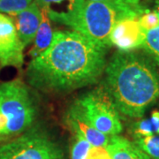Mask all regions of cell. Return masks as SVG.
<instances>
[{"mask_svg":"<svg viewBox=\"0 0 159 159\" xmlns=\"http://www.w3.org/2000/svg\"><path fill=\"white\" fill-rule=\"evenodd\" d=\"M35 113L29 89L22 80L0 83V141L25 132L34 122Z\"/></svg>","mask_w":159,"mask_h":159,"instance_id":"277c9868","label":"cell"},{"mask_svg":"<svg viewBox=\"0 0 159 159\" xmlns=\"http://www.w3.org/2000/svg\"><path fill=\"white\" fill-rule=\"evenodd\" d=\"M75 102L91 125L99 132L109 136L119 135L122 132L119 111L102 87L85 93Z\"/></svg>","mask_w":159,"mask_h":159,"instance_id":"5b68a950","label":"cell"},{"mask_svg":"<svg viewBox=\"0 0 159 159\" xmlns=\"http://www.w3.org/2000/svg\"><path fill=\"white\" fill-rule=\"evenodd\" d=\"M40 9L44 10L54 22L72 27L86 0H34Z\"/></svg>","mask_w":159,"mask_h":159,"instance_id":"9c48e42d","label":"cell"},{"mask_svg":"<svg viewBox=\"0 0 159 159\" xmlns=\"http://www.w3.org/2000/svg\"><path fill=\"white\" fill-rule=\"evenodd\" d=\"M23 45L12 19L0 13V65L21 67L24 61Z\"/></svg>","mask_w":159,"mask_h":159,"instance_id":"52a82bcc","label":"cell"},{"mask_svg":"<svg viewBox=\"0 0 159 159\" xmlns=\"http://www.w3.org/2000/svg\"><path fill=\"white\" fill-rule=\"evenodd\" d=\"M66 122L74 134L83 137L92 147H107L111 136L99 132L91 125L76 102L70 107L66 113Z\"/></svg>","mask_w":159,"mask_h":159,"instance_id":"30bf717a","label":"cell"},{"mask_svg":"<svg viewBox=\"0 0 159 159\" xmlns=\"http://www.w3.org/2000/svg\"><path fill=\"white\" fill-rule=\"evenodd\" d=\"M142 47L159 65V26L146 31L145 40Z\"/></svg>","mask_w":159,"mask_h":159,"instance_id":"5bb4252c","label":"cell"},{"mask_svg":"<svg viewBox=\"0 0 159 159\" xmlns=\"http://www.w3.org/2000/svg\"><path fill=\"white\" fill-rule=\"evenodd\" d=\"M102 88L112 99L119 112L141 118L159 98V74L141 55L119 51L104 69Z\"/></svg>","mask_w":159,"mask_h":159,"instance_id":"7a4b0ae2","label":"cell"},{"mask_svg":"<svg viewBox=\"0 0 159 159\" xmlns=\"http://www.w3.org/2000/svg\"><path fill=\"white\" fill-rule=\"evenodd\" d=\"M92 146L84 138L74 134V140L71 148V159H86Z\"/></svg>","mask_w":159,"mask_h":159,"instance_id":"e0dca14e","label":"cell"},{"mask_svg":"<svg viewBox=\"0 0 159 159\" xmlns=\"http://www.w3.org/2000/svg\"><path fill=\"white\" fill-rule=\"evenodd\" d=\"M106 148L111 159H152L139 148L135 142L119 135L110 137Z\"/></svg>","mask_w":159,"mask_h":159,"instance_id":"7c38bea8","label":"cell"},{"mask_svg":"<svg viewBox=\"0 0 159 159\" xmlns=\"http://www.w3.org/2000/svg\"><path fill=\"white\" fill-rule=\"evenodd\" d=\"M138 147L152 159H159V135L139 137L135 142Z\"/></svg>","mask_w":159,"mask_h":159,"instance_id":"9a60e30c","label":"cell"},{"mask_svg":"<svg viewBox=\"0 0 159 159\" xmlns=\"http://www.w3.org/2000/svg\"><path fill=\"white\" fill-rule=\"evenodd\" d=\"M155 11H156V13L157 14V16H158V19H159V0H157V2H156Z\"/></svg>","mask_w":159,"mask_h":159,"instance_id":"603a6c76","label":"cell"},{"mask_svg":"<svg viewBox=\"0 0 159 159\" xmlns=\"http://www.w3.org/2000/svg\"><path fill=\"white\" fill-rule=\"evenodd\" d=\"M146 30L142 29L137 19H125L116 24L111 34V43L120 51H130L142 47L145 40Z\"/></svg>","mask_w":159,"mask_h":159,"instance_id":"ba28073f","label":"cell"},{"mask_svg":"<svg viewBox=\"0 0 159 159\" xmlns=\"http://www.w3.org/2000/svg\"><path fill=\"white\" fill-rule=\"evenodd\" d=\"M150 120L153 123L155 126V130H156V134L159 135V111H154L151 116H150Z\"/></svg>","mask_w":159,"mask_h":159,"instance_id":"7402d4cb","label":"cell"},{"mask_svg":"<svg viewBox=\"0 0 159 159\" xmlns=\"http://www.w3.org/2000/svg\"><path fill=\"white\" fill-rule=\"evenodd\" d=\"M138 21L144 30L148 31L159 26V19L155 11H146L138 18Z\"/></svg>","mask_w":159,"mask_h":159,"instance_id":"ac0fdd59","label":"cell"},{"mask_svg":"<svg viewBox=\"0 0 159 159\" xmlns=\"http://www.w3.org/2000/svg\"><path fill=\"white\" fill-rule=\"evenodd\" d=\"M41 11L42 21L34 39V46L29 52L33 58L39 56L50 47L54 35L51 26V20L49 19L44 10L41 9Z\"/></svg>","mask_w":159,"mask_h":159,"instance_id":"4fadbf2b","label":"cell"},{"mask_svg":"<svg viewBox=\"0 0 159 159\" xmlns=\"http://www.w3.org/2000/svg\"><path fill=\"white\" fill-rule=\"evenodd\" d=\"M86 159H111V157L106 148L92 147Z\"/></svg>","mask_w":159,"mask_h":159,"instance_id":"ffe728a7","label":"cell"},{"mask_svg":"<svg viewBox=\"0 0 159 159\" xmlns=\"http://www.w3.org/2000/svg\"><path fill=\"white\" fill-rule=\"evenodd\" d=\"M33 0H0V13L16 15L31 6Z\"/></svg>","mask_w":159,"mask_h":159,"instance_id":"2e32d148","label":"cell"},{"mask_svg":"<svg viewBox=\"0 0 159 159\" xmlns=\"http://www.w3.org/2000/svg\"><path fill=\"white\" fill-rule=\"evenodd\" d=\"M134 134L137 138L156 134L155 126H154L153 123L151 122L150 119H142V120L136 122L134 124Z\"/></svg>","mask_w":159,"mask_h":159,"instance_id":"d6986e66","label":"cell"},{"mask_svg":"<svg viewBox=\"0 0 159 159\" xmlns=\"http://www.w3.org/2000/svg\"><path fill=\"white\" fill-rule=\"evenodd\" d=\"M18 36L23 45L28 46L34 41L37 30L42 21V11L36 4L33 2L26 10L20 11L16 15L11 16Z\"/></svg>","mask_w":159,"mask_h":159,"instance_id":"8fae6325","label":"cell"},{"mask_svg":"<svg viewBox=\"0 0 159 159\" xmlns=\"http://www.w3.org/2000/svg\"><path fill=\"white\" fill-rule=\"evenodd\" d=\"M145 11L142 8L86 0L71 29L83 34L97 45L107 49L111 45L110 37L116 24L125 19H137Z\"/></svg>","mask_w":159,"mask_h":159,"instance_id":"3957f363","label":"cell"},{"mask_svg":"<svg viewBox=\"0 0 159 159\" xmlns=\"http://www.w3.org/2000/svg\"><path fill=\"white\" fill-rule=\"evenodd\" d=\"M91 1H102V2H108L112 3L119 6H127L131 8H142L140 6L141 0H91Z\"/></svg>","mask_w":159,"mask_h":159,"instance_id":"44dd1931","label":"cell"},{"mask_svg":"<svg viewBox=\"0 0 159 159\" xmlns=\"http://www.w3.org/2000/svg\"><path fill=\"white\" fill-rule=\"evenodd\" d=\"M0 159H64L58 144L36 128L0 146Z\"/></svg>","mask_w":159,"mask_h":159,"instance_id":"8992f818","label":"cell"},{"mask_svg":"<svg viewBox=\"0 0 159 159\" xmlns=\"http://www.w3.org/2000/svg\"><path fill=\"white\" fill-rule=\"evenodd\" d=\"M106 50L74 30L56 31L50 47L29 63V84L45 92H69L93 84L104 72Z\"/></svg>","mask_w":159,"mask_h":159,"instance_id":"6da1fadb","label":"cell"}]
</instances>
